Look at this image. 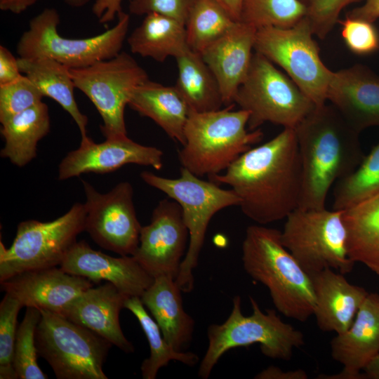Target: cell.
<instances>
[{
	"label": "cell",
	"mask_w": 379,
	"mask_h": 379,
	"mask_svg": "<svg viewBox=\"0 0 379 379\" xmlns=\"http://www.w3.org/2000/svg\"><path fill=\"white\" fill-rule=\"evenodd\" d=\"M241 260L246 272L268 289L280 313L300 322L313 315L311 277L283 245L281 231L259 224L248 226Z\"/></svg>",
	"instance_id": "obj_3"
},
{
	"label": "cell",
	"mask_w": 379,
	"mask_h": 379,
	"mask_svg": "<svg viewBox=\"0 0 379 379\" xmlns=\"http://www.w3.org/2000/svg\"><path fill=\"white\" fill-rule=\"evenodd\" d=\"M363 1L362 5L347 12L346 16L374 22L379 18V0Z\"/></svg>",
	"instance_id": "obj_43"
},
{
	"label": "cell",
	"mask_w": 379,
	"mask_h": 379,
	"mask_svg": "<svg viewBox=\"0 0 379 379\" xmlns=\"http://www.w3.org/2000/svg\"><path fill=\"white\" fill-rule=\"evenodd\" d=\"M305 17L287 28L257 29L254 51L284 70L286 75L315 106L327 102V91L333 72L323 62Z\"/></svg>",
	"instance_id": "obj_12"
},
{
	"label": "cell",
	"mask_w": 379,
	"mask_h": 379,
	"mask_svg": "<svg viewBox=\"0 0 379 379\" xmlns=\"http://www.w3.org/2000/svg\"><path fill=\"white\" fill-rule=\"evenodd\" d=\"M256 32L254 26L237 21L200 54L219 84L226 107L234 104L237 91L248 74Z\"/></svg>",
	"instance_id": "obj_21"
},
{
	"label": "cell",
	"mask_w": 379,
	"mask_h": 379,
	"mask_svg": "<svg viewBox=\"0 0 379 379\" xmlns=\"http://www.w3.org/2000/svg\"><path fill=\"white\" fill-rule=\"evenodd\" d=\"M339 22L342 38L353 53L368 55L379 48V34L373 22L346 15Z\"/></svg>",
	"instance_id": "obj_39"
},
{
	"label": "cell",
	"mask_w": 379,
	"mask_h": 379,
	"mask_svg": "<svg viewBox=\"0 0 379 379\" xmlns=\"http://www.w3.org/2000/svg\"><path fill=\"white\" fill-rule=\"evenodd\" d=\"M22 305L6 293L0 303V378L17 379L13 355L17 334V317Z\"/></svg>",
	"instance_id": "obj_36"
},
{
	"label": "cell",
	"mask_w": 379,
	"mask_h": 379,
	"mask_svg": "<svg viewBox=\"0 0 379 379\" xmlns=\"http://www.w3.org/2000/svg\"><path fill=\"white\" fill-rule=\"evenodd\" d=\"M128 298L106 282L84 291L62 315L98 333L124 352L133 353L134 346L124 335L119 323V313L125 308Z\"/></svg>",
	"instance_id": "obj_22"
},
{
	"label": "cell",
	"mask_w": 379,
	"mask_h": 379,
	"mask_svg": "<svg viewBox=\"0 0 379 379\" xmlns=\"http://www.w3.org/2000/svg\"><path fill=\"white\" fill-rule=\"evenodd\" d=\"M18 58L4 46H0V86L10 84L22 76Z\"/></svg>",
	"instance_id": "obj_41"
},
{
	"label": "cell",
	"mask_w": 379,
	"mask_h": 379,
	"mask_svg": "<svg viewBox=\"0 0 379 379\" xmlns=\"http://www.w3.org/2000/svg\"><path fill=\"white\" fill-rule=\"evenodd\" d=\"M175 59V86L190 109L202 112L221 109L224 103L219 84L201 55L190 49Z\"/></svg>",
	"instance_id": "obj_30"
},
{
	"label": "cell",
	"mask_w": 379,
	"mask_h": 379,
	"mask_svg": "<svg viewBox=\"0 0 379 379\" xmlns=\"http://www.w3.org/2000/svg\"><path fill=\"white\" fill-rule=\"evenodd\" d=\"M128 105L153 120L171 139L185 144V128L190 109L175 86L148 79L135 88Z\"/></svg>",
	"instance_id": "obj_25"
},
{
	"label": "cell",
	"mask_w": 379,
	"mask_h": 379,
	"mask_svg": "<svg viewBox=\"0 0 379 379\" xmlns=\"http://www.w3.org/2000/svg\"><path fill=\"white\" fill-rule=\"evenodd\" d=\"M233 105L208 112L190 110L185 142L178 152L182 167L199 177L225 171L263 136L260 129L249 132V112Z\"/></svg>",
	"instance_id": "obj_4"
},
{
	"label": "cell",
	"mask_w": 379,
	"mask_h": 379,
	"mask_svg": "<svg viewBox=\"0 0 379 379\" xmlns=\"http://www.w3.org/2000/svg\"><path fill=\"white\" fill-rule=\"evenodd\" d=\"M236 21H240L243 0H215Z\"/></svg>",
	"instance_id": "obj_46"
},
{
	"label": "cell",
	"mask_w": 379,
	"mask_h": 379,
	"mask_svg": "<svg viewBox=\"0 0 379 379\" xmlns=\"http://www.w3.org/2000/svg\"><path fill=\"white\" fill-rule=\"evenodd\" d=\"M236 22L215 0H193L185 25L190 49L201 54Z\"/></svg>",
	"instance_id": "obj_32"
},
{
	"label": "cell",
	"mask_w": 379,
	"mask_h": 379,
	"mask_svg": "<svg viewBox=\"0 0 379 379\" xmlns=\"http://www.w3.org/2000/svg\"><path fill=\"white\" fill-rule=\"evenodd\" d=\"M41 313L35 307H26L23 319L18 327L13 365L17 379H47L39 368L36 345V330Z\"/></svg>",
	"instance_id": "obj_35"
},
{
	"label": "cell",
	"mask_w": 379,
	"mask_h": 379,
	"mask_svg": "<svg viewBox=\"0 0 379 379\" xmlns=\"http://www.w3.org/2000/svg\"><path fill=\"white\" fill-rule=\"evenodd\" d=\"M332 358L343 366L335 375L317 378L361 379V373L379 354V294L369 293L357 313L351 326L331 340Z\"/></svg>",
	"instance_id": "obj_20"
},
{
	"label": "cell",
	"mask_w": 379,
	"mask_h": 379,
	"mask_svg": "<svg viewBox=\"0 0 379 379\" xmlns=\"http://www.w3.org/2000/svg\"><path fill=\"white\" fill-rule=\"evenodd\" d=\"M193 0H130L129 11L135 15L155 13L174 18L185 25Z\"/></svg>",
	"instance_id": "obj_40"
},
{
	"label": "cell",
	"mask_w": 379,
	"mask_h": 379,
	"mask_svg": "<svg viewBox=\"0 0 379 379\" xmlns=\"http://www.w3.org/2000/svg\"><path fill=\"white\" fill-rule=\"evenodd\" d=\"M188 239L180 206L164 199L154 208L150 223L142 226L139 246L133 256L154 278L168 276L175 279Z\"/></svg>",
	"instance_id": "obj_15"
},
{
	"label": "cell",
	"mask_w": 379,
	"mask_h": 379,
	"mask_svg": "<svg viewBox=\"0 0 379 379\" xmlns=\"http://www.w3.org/2000/svg\"><path fill=\"white\" fill-rule=\"evenodd\" d=\"M122 1L123 0H95L92 12L100 23L109 22L122 11Z\"/></svg>",
	"instance_id": "obj_42"
},
{
	"label": "cell",
	"mask_w": 379,
	"mask_h": 379,
	"mask_svg": "<svg viewBox=\"0 0 379 379\" xmlns=\"http://www.w3.org/2000/svg\"><path fill=\"white\" fill-rule=\"evenodd\" d=\"M182 292L175 279L159 276L140 300L153 316L165 340L174 350L185 352L192 340L195 321L184 309Z\"/></svg>",
	"instance_id": "obj_24"
},
{
	"label": "cell",
	"mask_w": 379,
	"mask_h": 379,
	"mask_svg": "<svg viewBox=\"0 0 379 379\" xmlns=\"http://www.w3.org/2000/svg\"><path fill=\"white\" fill-rule=\"evenodd\" d=\"M86 196L85 230L100 247L120 255H133L139 246L140 225L133 203V189L118 183L102 194L83 180Z\"/></svg>",
	"instance_id": "obj_14"
},
{
	"label": "cell",
	"mask_w": 379,
	"mask_h": 379,
	"mask_svg": "<svg viewBox=\"0 0 379 379\" xmlns=\"http://www.w3.org/2000/svg\"><path fill=\"white\" fill-rule=\"evenodd\" d=\"M164 153L155 147L139 144L127 135L95 142L88 136L81 140L80 146L69 152L58 167V179L67 180L83 173H107L126 164L163 167Z\"/></svg>",
	"instance_id": "obj_16"
},
{
	"label": "cell",
	"mask_w": 379,
	"mask_h": 379,
	"mask_svg": "<svg viewBox=\"0 0 379 379\" xmlns=\"http://www.w3.org/2000/svg\"><path fill=\"white\" fill-rule=\"evenodd\" d=\"M5 145L1 157L22 167L36 157L37 145L50 131L48 105L43 101L1 123Z\"/></svg>",
	"instance_id": "obj_28"
},
{
	"label": "cell",
	"mask_w": 379,
	"mask_h": 379,
	"mask_svg": "<svg viewBox=\"0 0 379 379\" xmlns=\"http://www.w3.org/2000/svg\"><path fill=\"white\" fill-rule=\"evenodd\" d=\"M65 2L72 8H81L86 6L91 0H64Z\"/></svg>",
	"instance_id": "obj_48"
},
{
	"label": "cell",
	"mask_w": 379,
	"mask_h": 379,
	"mask_svg": "<svg viewBox=\"0 0 379 379\" xmlns=\"http://www.w3.org/2000/svg\"><path fill=\"white\" fill-rule=\"evenodd\" d=\"M86 217L84 204L76 203L54 220L19 223L11 246L0 242V282L22 272L60 266L85 230Z\"/></svg>",
	"instance_id": "obj_11"
},
{
	"label": "cell",
	"mask_w": 379,
	"mask_h": 379,
	"mask_svg": "<svg viewBox=\"0 0 379 379\" xmlns=\"http://www.w3.org/2000/svg\"><path fill=\"white\" fill-rule=\"evenodd\" d=\"M208 180L229 185L240 199L242 213L256 224L286 219L299 207L302 191V164L295 129L284 128Z\"/></svg>",
	"instance_id": "obj_1"
},
{
	"label": "cell",
	"mask_w": 379,
	"mask_h": 379,
	"mask_svg": "<svg viewBox=\"0 0 379 379\" xmlns=\"http://www.w3.org/2000/svg\"><path fill=\"white\" fill-rule=\"evenodd\" d=\"M255 379H307L308 375L302 369L283 371L279 367L270 366L259 372Z\"/></svg>",
	"instance_id": "obj_44"
},
{
	"label": "cell",
	"mask_w": 379,
	"mask_h": 379,
	"mask_svg": "<svg viewBox=\"0 0 379 379\" xmlns=\"http://www.w3.org/2000/svg\"><path fill=\"white\" fill-rule=\"evenodd\" d=\"M363 0H300L305 9L314 35L325 39L339 22L341 11L347 6Z\"/></svg>",
	"instance_id": "obj_38"
},
{
	"label": "cell",
	"mask_w": 379,
	"mask_h": 379,
	"mask_svg": "<svg viewBox=\"0 0 379 379\" xmlns=\"http://www.w3.org/2000/svg\"><path fill=\"white\" fill-rule=\"evenodd\" d=\"M234 104L249 112V131L258 129L267 122L295 128L315 107L286 74L255 51Z\"/></svg>",
	"instance_id": "obj_10"
},
{
	"label": "cell",
	"mask_w": 379,
	"mask_h": 379,
	"mask_svg": "<svg viewBox=\"0 0 379 379\" xmlns=\"http://www.w3.org/2000/svg\"><path fill=\"white\" fill-rule=\"evenodd\" d=\"M40 311L35 335L36 348L56 378L107 379L103 365L113 345L63 315Z\"/></svg>",
	"instance_id": "obj_8"
},
{
	"label": "cell",
	"mask_w": 379,
	"mask_h": 379,
	"mask_svg": "<svg viewBox=\"0 0 379 379\" xmlns=\"http://www.w3.org/2000/svg\"><path fill=\"white\" fill-rule=\"evenodd\" d=\"M327 101L359 133L379 126V75L361 64L333 72Z\"/></svg>",
	"instance_id": "obj_19"
},
{
	"label": "cell",
	"mask_w": 379,
	"mask_h": 379,
	"mask_svg": "<svg viewBox=\"0 0 379 379\" xmlns=\"http://www.w3.org/2000/svg\"><path fill=\"white\" fill-rule=\"evenodd\" d=\"M294 129L302 171L299 207L326 208L331 187L364 157L360 133L326 103L315 106Z\"/></svg>",
	"instance_id": "obj_2"
},
{
	"label": "cell",
	"mask_w": 379,
	"mask_h": 379,
	"mask_svg": "<svg viewBox=\"0 0 379 379\" xmlns=\"http://www.w3.org/2000/svg\"><path fill=\"white\" fill-rule=\"evenodd\" d=\"M75 87L82 91L99 112L105 139L127 135L124 110L136 87L149 79L146 71L128 53L90 66L70 69Z\"/></svg>",
	"instance_id": "obj_13"
},
{
	"label": "cell",
	"mask_w": 379,
	"mask_h": 379,
	"mask_svg": "<svg viewBox=\"0 0 379 379\" xmlns=\"http://www.w3.org/2000/svg\"><path fill=\"white\" fill-rule=\"evenodd\" d=\"M59 267L93 283L109 282L128 297L140 298L154 279L133 255L113 257L93 249L85 241L75 243Z\"/></svg>",
	"instance_id": "obj_18"
},
{
	"label": "cell",
	"mask_w": 379,
	"mask_h": 379,
	"mask_svg": "<svg viewBox=\"0 0 379 379\" xmlns=\"http://www.w3.org/2000/svg\"><path fill=\"white\" fill-rule=\"evenodd\" d=\"M124 307L137 318L149 345V356L142 361L140 367L143 379H155L159 369L171 361H177L189 366H194L199 362L195 353L177 351L165 340L157 323L149 316L140 297H128Z\"/></svg>",
	"instance_id": "obj_31"
},
{
	"label": "cell",
	"mask_w": 379,
	"mask_h": 379,
	"mask_svg": "<svg viewBox=\"0 0 379 379\" xmlns=\"http://www.w3.org/2000/svg\"><path fill=\"white\" fill-rule=\"evenodd\" d=\"M130 51L142 57L164 62L190 50L185 26L171 17L152 13L127 38Z\"/></svg>",
	"instance_id": "obj_27"
},
{
	"label": "cell",
	"mask_w": 379,
	"mask_h": 379,
	"mask_svg": "<svg viewBox=\"0 0 379 379\" xmlns=\"http://www.w3.org/2000/svg\"><path fill=\"white\" fill-rule=\"evenodd\" d=\"M315 295V316L323 332L346 331L369 293L364 288L350 284L343 274L327 268L310 275Z\"/></svg>",
	"instance_id": "obj_23"
},
{
	"label": "cell",
	"mask_w": 379,
	"mask_h": 379,
	"mask_svg": "<svg viewBox=\"0 0 379 379\" xmlns=\"http://www.w3.org/2000/svg\"><path fill=\"white\" fill-rule=\"evenodd\" d=\"M305 17L300 0H243L241 20L259 29L291 27Z\"/></svg>",
	"instance_id": "obj_34"
},
{
	"label": "cell",
	"mask_w": 379,
	"mask_h": 379,
	"mask_svg": "<svg viewBox=\"0 0 379 379\" xmlns=\"http://www.w3.org/2000/svg\"><path fill=\"white\" fill-rule=\"evenodd\" d=\"M39 0H0V9L3 11L20 14Z\"/></svg>",
	"instance_id": "obj_45"
},
{
	"label": "cell",
	"mask_w": 379,
	"mask_h": 379,
	"mask_svg": "<svg viewBox=\"0 0 379 379\" xmlns=\"http://www.w3.org/2000/svg\"><path fill=\"white\" fill-rule=\"evenodd\" d=\"M366 378L379 379V354L364 369Z\"/></svg>",
	"instance_id": "obj_47"
},
{
	"label": "cell",
	"mask_w": 379,
	"mask_h": 379,
	"mask_svg": "<svg viewBox=\"0 0 379 379\" xmlns=\"http://www.w3.org/2000/svg\"><path fill=\"white\" fill-rule=\"evenodd\" d=\"M281 239L310 276L327 268L343 274L353 270L343 211L298 207L286 218Z\"/></svg>",
	"instance_id": "obj_9"
},
{
	"label": "cell",
	"mask_w": 379,
	"mask_h": 379,
	"mask_svg": "<svg viewBox=\"0 0 379 379\" xmlns=\"http://www.w3.org/2000/svg\"><path fill=\"white\" fill-rule=\"evenodd\" d=\"M252 313L245 316L241 299L236 295L227 319L220 324H211L207 329L208 347L198 370V375L207 379L220 357L239 347L259 344L267 357L283 361L291 359L293 351L305 344L303 333L283 321L274 309L263 312L257 301L249 297Z\"/></svg>",
	"instance_id": "obj_5"
},
{
	"label": "cell",
	"mask_w": 379,
	"mask_h": 379,
	"mask_svg": "<svg viewBox=\"0 0 379 379\" xmlns=\"http://www.w3.org/2000/svg\"><path fill=\"white\" fill-rule=\"evenodd\" d=\"M44 95L25 75L0 86V122L42 102Z\"/></svg>",
	"instance_id": "obj_37"
},
{
	"label": "cell",
	"mask_w": 379,
	"mask_h": 379,
	"mask_svg": "<svg viewBox=\"0 0 379 379\" xmlns=\"http://www.w3.org/2000/svg\"><path fill=\"white\" fill-rule=\"evenodd\" d=\"M0 283L1 289L23 307L61 315L84 291L94 286L88 279L66 272L60 267L22 272Z\"/></svg>",
	"instance_id": "obj_17"
},
{
	"label": "cell",
	"mask_w": 379,
	"mask_h": 379,
	"mask_svg": "<svg viewBox=\"0 0 379 379\" xmlns=\"http://www.w3.org/2000/svg\"><path fill=\"white\" fill-rule=\"evenodd\" d=\"M117 24L98 35L69 39L58 31L60 14L46 8L32 18L28 29L20 36L17 53L20 58H48L70 69L83 68L108 60L121 51L129 28L130 15L121 11Z\"/></svg>",
	"instance_id": "obj_7"
},
{
	"label": "cell",
	"mask_w": 379,
	"mask_h": 379,
	"mask_svg": "<svg viewBox=\"0 0 379 379\" xmlns=\"http://www.w3.org/2000/svg\"><path fill=\"white\" fill-rule=\"evenodd\" d=\"M140 177L181 207L189 232V244L175 281L182 292L190 293L194 288L193 270L198 265L211 220L222 209L239 206L240 199L231 188L222 189L218 184L202 180L183 167L177 178L159 176L147 171H142Z\"/></svg>",
	"instance_id": "obj_6"
},
{
	"label": "cell",
	"mask_w": 379,
	"mask_h": 379,
	"mask_svg": "<svg viewBox=\"0 0 379 379\" xmlns=\"http://www.w3.org/2000/svg\"><path fill=\"white\" fill-rule=\"evenodd\" d=\"M379 195V142L334 185L333 209L345 210Z\"/></svg>",
	"instance_id": "obj_33"
},
{
	"label": "cell",
	"mask_w": 379,
	"mask_h": 379,
	"mask_svg": "<svg viewBox=\"0 0 379 379\" xmlns=\"http://www.w3.org/2000/svg\"><path fill=\"white\" fill-rule=\"evenodd\" d=\"M350 258L379 275V195L343 210Z\"/></svg>",
	"instance_id": "obj_29"
},
{
	"label": "cell",
	"mask_w": 379,
	"mask_h": 379,
	"mask_svg": "<svg viewBox=\"0 0 379 379\" xmlns=\"http://www.w3.org/2000/svg\"><path fill=\"white\" fill-rule=\"evenodd\" d=\"M21 73L29 78L44 96L56 101L77 124L81 139L88 137V117L78 107L70 68L48 58H18Z\"/></svg>",
	"instance_id": "obj_26"
}]
</instances>
